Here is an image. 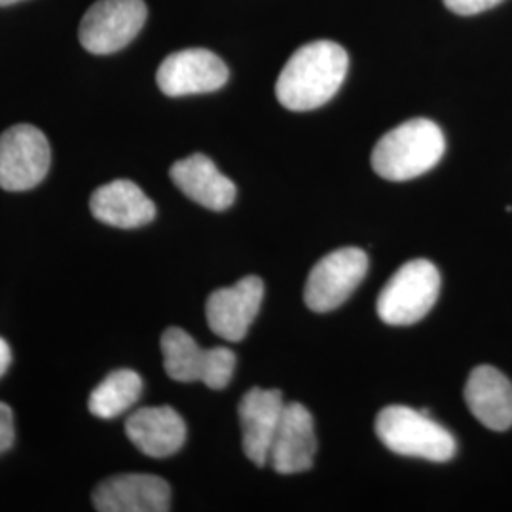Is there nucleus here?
Masks as SVG:
<instances>
[{"label": "nucleus", "mask_w": 512, "mask_h": 512, "mask_svg": "<svg viewBox=\"0 0 512 512\" xmlns=\"http://www.w3.org/2000/svg\"><path fill=\"white\" fill-rule=\"evenodd\" d=\"M126 435L148 458L164 459L183 448L186 423L171 406H147L129 416Z\"/></svg>", "instance_id": "nucleus-14"}, {"label": "nucleus", "mask_w": 512, "mask_h": 512, "mask_svg": "<svg viewBox=\"0 0 512 512\" xmlns=\"http://www.w3.org/2000/svg\"><path fill=\"white\" fill-rule=\"evenodd\" d=\"M50 164V143L35 126L18 124L0 135V188L31 190L46 179Z\"/></svg>", "instance_id": "nucleus-7"}, {"label": "nucleus", "mask_w": 512, "mask_h": 512, "mask_svg": "<svg viewBox=\"0 0 512 512\" xmlns=\"http://www.w3.org/2000/svg\"><path fill=\"white\" fill-rule=\"evenodd\" d=\"M315 452L317 439L310 410L300 403L285 404L268 463L279 475H296L310 471Z\"/></svg>", "instance_id": "nucleus-12"}, {"label": "nucleus", "mask_w": 512, "mask_h": 512, "mask_svg": "<svg viewBox=\"0 0 512 512\" xmlns=\"http://www.w3.org/2000/svg\"><path fill=\"white\" fill-rule=\"evenodd\" d=\"M147 16L145 0H97L80 23V44L90 54H114L139 35Z\"/></svg>", "instance_id": "nucleus-6"}, {"label": "nucleus", "mask_w": 512, "mask_h": 512, "mask_svg": "<svg viewBox=\"0 0 512 512\" xmlns=\"http://www.w3.org/2000/svg\"><path fill=\"white\" fill-rule=\"evenodd\" d=\"M93 217L122 230L147 226L156 217V205L131 181L118 179L99 186L90 198Z\"/></svg>", "instance_id": "nucleus-17"}, {"label": "nucleus", "mask_w": 512, "mask_h": 512, "mask_svg": "<svg viewBox=\"0 0 512 512\" xmlns=\"http://www.w3.org/2000/svg\"><path fill=\"white\" fill-rule=\"evenodd\" d=\"M10 363H12V349L4 338H0V378L6 374Z\"/></svg>", "instance_id": "nucleus-21"}, {"label": "nucleus", "mask_w": 512, "mask_h": 512, "mask_svg": "<svg viewBox=\"0 0 512 512\" xmlns=\"http://www.w3.org/2000/svg\"><path fill=\"white\" fill-rule=\"evenodd\" d=\"M465 403L471 414L492 431L512 427L511 380L490 365L476 366L465 385Z\"/></svg>", "instance_id": "nucleus-16"}, {"label": "nucleus", "mask_w": 512, "mask_h": 512, "mask_svg": "<svg viewBox=\"0 0 512 512\" xmlns=\"http://www.w3.org/2000/svg\"><path fill=\"white\" fill-rule=\"evenodd\" d=\"M92 499L99 512H165L171 509V488L160 476L128 473L103 480Z\"/></svg>", "instance_id": "nucleus-11"}, {"label": "nucleus", "mask_w": 512, "mask_h": 512, "mask_svg": "<svg viewBox=\"0 0 512 512\" xmlns=\"http://www.w3.org/2000/svg\"><path fill=\"white\" fill-rule=\"evenodd\" d=\"M285 404L281 391L260 387L249 389L239 403L243 452L256 467H264L270 461L272 442Z\"/></svg>", "instance_id": "nucleus-13"}, {"label": "nucleus", "mask_w": 512, "mask_h": 512, "mask_svg": "<svg viewBox=\"0 0 512 512\" xmlns=\"http://www.w3.org/2000/svg\"><path fill=\"white\" fill-rule=\"evenodd\" d=\"M376 435L385 448L406 458L444 463L456 456L458 442L440 423L429 418V410L393 404L376 418Z\"/></svg>", "instance_id": "nucleus-3"}, {"label": "nucleus", "mask_w": 512, "mask_h": 512, "mask_svg": "<svg viewBox=\"0 0 512 512\" xmlns=\"http://www.w3.org/2000/svg\"><path fill=\"white\" fill-rule=\"evenodd\" d=\"M446 150L442 129L427 120L414 118L387 131L372 150V167L385 179L403 183L425 175L439 164Z\"/></svg>", "instance_id": "nucleus-2"}, {"label": "nucleus", "mask_w": 512, "mask_h": 512, "mask_svg": "<svg viewBox=\"0 0 512 512\" xmlns=\"http://www.w3.org/2000/svg\"><path fill=\"white\" fill-rule=\"evenodd\" d=\"M503 0H444L448 10L459 16H475L497 6Z\"/></svg>", "instance_id": "nucleus-19"}, {"label": "nucleus", "mask_w": 512, "mask_h": 512, "mask_svg": "<svg viewBox=\"0 0 512 512\" xmlns=\"http://www.w3.org/2000/svg\"><path fill=\"white\" fill-rule=\"evenodd\" d=\"M143 393V378L128 368L110 372L109 376L97 385L88 399V408L93 416L112 420L128 412L139 401Z\"/></svg>", "instance_id": "nucleus-18"}, {"label": "nucleus", "mask_w": 512, "mask_h": 512, "mask_svg": "<svg viewBox=\"0 0 512 512\" xmlns=\"http://www.w3.org/2000/svg\"><path fill=\"white\" fill-rule=\"evenodd\" d=\"M349 69L348 52L330 40H317L298 48L275 84V95L294 112L319 109L342 88Z\"/></svg>", "instance_id": "nucleus-1"}, {"label": "nucleus", "mask_w": 512, "mask_h": 512, "mask_svg": "<svg viewBox=\"0 0 512 512\" xmlns=\"http://www.w3.org/2000/svg\"><path fill=\"white\" fill-rule=\"evenodd\" d=\"M439 294V268L425 258L410 260L393 274L378 296V317L393 327L414 325L433 310Z\"/></svg>", "instance_id": "nucleus-4"}, {"label": "nucleus", "mask_w": 512, "mask_h": 512, "mask_svg": "<svg viewBox=\"0 0 512 512\" xmlns=\"http://www.w3.org/2000/svg\"><path fill=\"white\" fill-rule=\"evenodd\" d=\"M264 300V283L256 275L239 279L236 285L217 289L207 298V325L219 338L241 342L255 321Z\"/></svg>", "instance_id": "nucleus-10"}, {"label": "nucleus", "mask_w": 512, "mask_h": 512, "mask_svg": "<svg viewBox=\"0 0 512 512\" xmlns=\"http://www.w3.org/2000/svg\"><path fill=\"white\" fill-rule=\"evenodd\" d=\"M16 2H21V0H0V6H10V4H16Z\"/></svg>", "instance_id": "nucleus-22"}, {"label": "nucleus", "mask_w": 512, "mask_h": 512, "mask_svg": "<svg viewBox=\"0 0 512 512\" xmlns=\"http://www.w3.org/2000/svg\"><path fill=\"white\" fill-rule=\"evenodd\" d=\"M14 437V412L8 404L0 403V454L12 448Z\"/></svg>", "instance_id": "nucleus-20"}, {"label": "nucleus", "mask_w": 512, "mask_h": 512, "mask_svg": "<svg viewBox=\"0 0 512 512\" xmlns=\"http://www.w3.org/2000/svg\"><path fill=\"white\" fill-rule=\"evenodd\" d=\"M162 353L167 376L175 382H202L209 389H224L236 370V355L228 348L203 349L179 327L162 334Z\"/></svg>", "instance_id": "nucleus-5"}, {"label": "nucleus", "mask_w": 512, "mask_h": 512, "mask_svg": "<svg viewBox=\"0 0 512 512\" xmlns=\"http://www.w3.org/2000/svg\"><path fill=\"white\" fill-rule=\"evenodd\" d=\"M169 177L192 202L211 211H226L236 202V184L224 177L205 154H192L171 165Z\"/></svg>", "instance_id": "nucleus-15"}, {"label": "nucleus", "mask_w": 512, "mask_h": 512, "mask_svg": "<svg viewBox=\"0 0 512 512\" xmlns=\"http://www.w3.org/2000/svg\"><path fill=\"white\" fill-rule=\"evenodd\" d=\"M156 82L169 97L217 92L228 82V67L211 50L188 48L165 57Z\"/></svg>", "instance_id": "nucleus-9"}, {"label": "nucleus", "mask_w": 512, "mask_h": 512, "mask_svg": "<svg viewBox=\"0 0 512 512\" xmlns=\"http://www.w3.org/2000/svg\"><path fill=\"white\" fill-rule=\"evenodd\" d=\"M368 272V256L363 249L344 247L323 256L306 281L304 302L311 311L327 313L340 308L361 285Z\"/></svg>", "instance_id": "nucleus-8"}]
</instances>
